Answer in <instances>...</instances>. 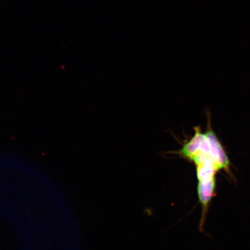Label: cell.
Returning <instances> with one entry per match:
<instances>
[{
	"label": "cell",
	"instance_id": "1",
	"mask_svg": "<svg viewBox=\"0 0 250 250\" xmlns=\"http://www.w3.org/2000/svg\"><path fill=\"white\" fill-rule=\"evenodd\" d=\"M174 154L195 165L199 202L203 211L207 210L214 194L215 174L221 170L228 169L230 165L227 153L210 124L208 125L205 133L202 132L201 127H195L194 135Z\"/></svg>",
	"mask_w": 250,
	"mask_h": 250
}]
</instances>
